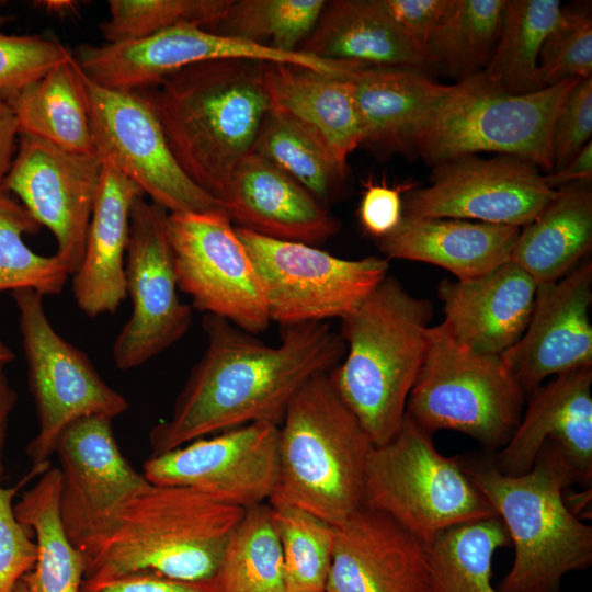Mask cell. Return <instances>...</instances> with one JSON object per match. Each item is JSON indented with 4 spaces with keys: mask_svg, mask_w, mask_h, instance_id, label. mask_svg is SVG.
<instances>
[{
    "mask_svg": "<svg viewBox=\"0 0 592 592\" xmlns=\"http://www.w3.org/2000/svg\"><path fill=\"white\" fill-rule=\"evenodd\" d=\"M499 516L449 528L428 544L429 592H500L492 584L496 551L510 544Z\"/></svg>",
    "mask_w": 592,
    "mask_h": 592,
    "instance_id": "cell-34",
    "label": "cell"
},
{
    "mask_svg": "<svg viewBox=\"0 0 592 592\" xmlns=\"http://www.w3.org/2000/svg\"><path fill=\"white\" fill-rule=\"evenodd\" d=\"M537 284L511 260L470 280H445L437 287L444 326L466 348L501 355L523 334Z\"/></svg>",
    "mask_w": 592,
    "mask_h": 592,
    "instance_id": "cell-24",
    "label": "cell"
},
{
    "mask_svg": "<svg viewBox=\"0 0 592 592\" xmlns=\"http://www.w3.org/2000/svg\"><path fill=\"white\" fill-rule=\"evenodd\" d=\"M592 244V190L579 181L556 190L555 196L521 228L511 261L538 285L553 283L571 270Z\"/></svg>",
    "mask_w": 592,
    "mask_h": 592,
    "instance_id": "cell-30",
    "label": "cell"
},
{
    "mask_svg": "<svg viewBox=\"0 0 592 592\" xmlns=\"http://www.w3.org/2000/svg\"><path fill=\"white\" fill-rule=\"evenodd\" d=\"M47 13L68 16L77 13V2L70 0H46L37 2Z\"/></svg>",
    "mask_w": 592,
    "mask_h": 592,
    "instance_id": "cell-52",
    "label": "cell"
},
{
    "mask_svg": "<svg viewBox=\"0 0 592 592\" xmlns=\"http://www.w3.org/2000/svg\"><path fill=\"white\" fill-rule=\"evenodd\" d=\"M71 56L57 38L0 32V94L37 80Z\"/></svg>",
    "mask_w": 592,
    "mask_h": 592,
    "instance_id": "cell-43",
    "label": "cell"
},
{
    "mask_svg": "<svg viewBox=\"0 0 592 592\" xmlns=\"http://www.w3.org/2000/svg\"><path fill=\"white\" fill-rule=\"evenodd\" d=\"M591 134L592 77L574 84L556 116L551 135L553 171L568 163L590 141Z\"/></svg>",
    "mask_w": 592,
    "mask_h": 592,
    "instance_id": "cell-44",
    "label": "cell"
},
{
    "mask_svg": "<svg viewBox=\"0 0 592 592\" xmlns=\"http://www.w3.org/2000/svg\"><path fill=\"white\" fill-rule=\"evenodd\" d=\"M60 485L59 468H47L13 505L18 521L36 539V561L22 579L29 592H81L87 559L64 528Z\"/></svg>",
    "mask_w": 592,
    "mask_h": 592,
    "instance_id": "cell-32",
    "label": "cell"
},
{
    "mask_svg": "<svg viewBox=\"0 0 592 592\" xmlns=\"http://www.w3.org/2000/svg\"><path fill=\"white\" fill-rule=\"evenodd\" d=\"M168 212L144 195L130 208L125 284L132 315L113 344L117 368L132 369L178 342L192 323V307L178 295V282L166 232Z\"/></svg>",
    "mask_w": 592,
    "mask_h": 592,
    "instance_id": "cell-16",
    "label": "cell"
},
{
    "mask_svg": "<svg viewBox=\"0 0 592 592\" xmlns=\"http://www.w3.org/2000/svg\"><path fill=\"white\" fill-rule=\"evenodd\" d=\"M414 186L413 183L388 185L385 181L378 183L368 179L358 206L363 230L378 240L395 230L402 219L403 193Z\"/></svg>",
    "mask_w": 592,
    "mask_h": 592,
    "instance_id": "cell-46",
    "label": "cell"
},
{
    "mask_svg": "<svg viewBox=\"0 0 592 592\" xmlns=\"http://www.w3.org/2000/svg\"><path fill=\"white\" fill-rule=\"evenodd\" d=\"M203 328L207 346L170 417L151 429V455L253 422L280 425L304 384L345 354L329 322L283 327L276 346L216 316L204 315Z\"/></svg>",
    "mask_w": 592,
    "mask_h": 592,
    "instance_id": "cell-1",
    "label": "cell"
},
{
    "mask_svg": "<svg viewBox=\"0 0 592 592\" xmlns=\"http://www.w3.org/2000/svg\"><path fill=\"white\" fill-rule=\"evenodd\" d=\"M546 184L557 190L563 185L590 181L592 179V143L584 145L580 151L561 168L548 172L544 175Z\"/></svg>",
    "mask_w": 592,
    "mask_h": 592,
    "instance_id": "cell-49",
    "label": "cell"
},
{
    "mask_svg": "<svg viewBox=\"0 0 592 592\" xmlns=\"http://www.w3.org/2000/svg\"><path fill=\"white\" fill-rule=\"evenodd\" d=\"M103 162L96 153L64 150L37 137L20 134L3 190L20 197L32 217L54 235L56 255L75 274L98 195Z\"/></svg>",
    "mask_w": 592,
    "mask_h": 592,
    "instance_id": "cell-19",
    "label": "cell"
},
{
    "mask_svg": "<svg viewBox=\"0 0 592 592\" xmlns=\"http://www.w3.org/2000/svg\"><path fill=\"white\" fill-rule=\"evenodd\" d=\"M27 364L38 431L26 446L34 474L44 473L60 433L83 417L113 420L128 409L127 399L98 373L89 357L52 326L43 295L32 288L12 292Z\"/></svg>",
    "mask_w": 592,
    "mask_h": 592,
    "instance_id": "cell-10",
    "label": "cell"
},
{
    "mask_svg": "<svg viewBox=\"0 0 592 592\" xmlns=\"http://www.w3.org/2000/svg\"><path fill=\"white\" fill-rule=\"evenodd\" d=\"M379 1L409 41L426 55L429 41L448 4V0Z\"/></svg>",
    "mask_w": 592,
    "mask_h": 592,
    "instance_id": "cell-47",
    "label": "cell"
},
{
    "mask_svg": "<svg viewBox=\"0 0 592 592\" xmlns=\"http://www.w3.org/2000/svg\"><path fill=\"white\" fill-rule=\"evenodd\" d=\"M299 52L321 59L366 67L431 68L379 0H333L325 8Z\"/></svg>",
    "mask_w": 592,
    "mask_h": 592,
    "instance_id": "cell-28",
    "label": "cell"
},
{
    "mask_svg": "<svg viewBox=\"0 0 592 592\" xmlns=\"http://www.w3.org/2000/svg\"><path fill=\"white\" fill-rule=\"evenodd\" d=\"M592 263L537 286L530 321L501 357L525 394L549 376L592 367Z\"/></svg>",
    "mask_w": 592,
    "mask_h": 592,
    "instance_id": "cell-20",
    "label": "cell"
},
{
    "mask_svg": "<svg viewBox=\"0 0 592 592\" xmlns=\"http://www.w3.org/2000/svg\"><path fill=\"white\" fill-rule=\"evenodd\" d=\"M16 489L0 483V592H14L36 561V545L30 538L31 531L14 514Z\"/></svg>",
    "mask_w": 592,
    "mask_h": 592,
    "instance_id": "cell-45",
    "label": "cell"
},
{
    "mask_svg": "<svg viewBox=\"0 0 592 592\" xmlns=\"http://www.w3.org/2000/svg\"><path fill=\"white\" fill-rule=\"evenodd\" d=\"M244 511L191 488L152 485L124 506L84 580L134 573L214 579Z\"/></svg>",
    "mask_w": 592,
    "mask_h": 592,
    "instance_id": "cell-6",
    "label": "cell"
},
{
    "mask_svg": "<svg viewBox=\"0 0 592 592\" xmlns=\"http://www.w3.org/2000/svg\"><path fill=\"white\" fill-rule=\"evenodd\" d=\"M521 227L456 218H408L386 237L379 249L386 259L425 262L457 280L481 276L511 260Z\"/></svg>",
    "mask_w": 592,
    "mask_h": 592,
    "instance_id": "cell-27",
    "label": "cell"
},
{
    "mask_svg": "<svg viewBox=\"0 0 592 592\" xmlns=\"http://www.w3.org/2000/svg\"><path fill=\"white\" fill-rule=\"evenodd\" d=\"M219 202L236 227L273 239L314 246L340 228L304 186L253 151L238 163Z\"/></svg>",
    "mask_w": 592,
    "mask_h": 592,
    "instance_id": "cell-23",
    "label": "cell"
},
{
    "mask_svg": "<svg viewBox=\"0 0 592 592\" xmlns=\"http://www.w3.org/2000/svg\"><path fill=\"white\" fill-rule=\"evenodd\" d=\"M592 367L554 376L531 394L527 408L508 442L492 459L506 475L531 470L546 443L556 444L570 463L577 483L592 481Z\"/></svg>",
    "mask_w": 592,
    "mask_h": 592,
    "instance_id": "cell-22",
    "label": "cell"
},
{
    "mask_svg": "<svg viewBox=\"0 0 592 592\" xmlns=\"http://www.w3.org/2000/svg\"><path fill=\"white\" fill-rule=\"evenodd\" d=\"M14 360L13 351L0 340V364H7Z\"/></svg>",
    "mask_w": 592,
    "mask_h": 592,
    "instance_id": "cell-53",
    "label": "cell"
},
{
    "mask_svg": "<svg viewBox=\"0 0 592 592\" xmlns=\"http://www.w3.org/2000/svg\"><path fill=\"white\" fill-rule=\"evenodd\" d=\"M555 194L544 174L527 161L466 156L435 164L428 186L408 191L402 217L474 219L522 228Z\"/></svg>",
    "mask_w": 592,
    "mask_h": 592,
    "instance_id": "cell-17",
    "label": "cell"
},
{
    "mask_svg": "<svg viewBox=\"0 0 592 592\" xmlns=\"http://www.w3.org/2000/svg\"><path fill=\"white\" fill-rule=\"evenodd\" d=\"M59 511L68 538L88 563L116 528L124 506L152 483L123 455L104 417H83L60 433Z\"/></svg>",
    "mask_w": 592,
    "mask_h": 592,
    "instance_id": "cell-13",
    "label": "cell"
},
{
    "mask_svg": "<svg viewBox=\"0 0 592 592\" xmlns=\"http://www.w3.org/2000/svg\"><path fill=\"white\" fill-rule=\"evenodd\" d=\"M270 111L314 137L348 173L349 156L364 133L349 78L328 76L291 64H261Z\"/></svg>",
    "mask_w": 592,
    "mask_h": 592,
    "instance_id": "cell-25",
    "label": "cell"
},
{
    "mask_svg": "<svg viewBox=\"0 0 592 592\" xmlns=\"http://www.w3.org/2000/svg\"><path fill=\"white\" fill-rule=\"evenodd\" d=\"M231 0H110V18L100 24L106 43L152 36L179 25L212 27Z\"/></svg>",
    "mask_w": 592,
    "mask_h": 592,
    "instance_id": "cell-41",
    "label": "cell"
},
{
    "mask_svg": "<svg viewBox=\"0 0 592 592\" xmlns=\"http://www.w3.org/2000/svg\"><path fill=\"white\" fill-rule=\"evenodd\" d=\"M432 305L387 275L341 320L342 361L332 382L374 446L388 442L406 415L429 344Z\"/></svg>",
    "mask_w": 592,
    "mask_h": 592,
    "instance_id": "cell-3",
    "label": "cell"
},
{
    "mask_svg": "<svg viewBox=\"0 0 592 592\" xmlns=\"http://www.w3.org/2000/svg\"><path fill=\"white\" fill-rule=\"evenodd\" d=\"M75 58L94 83L125 91L144 90L190 65L221 59L291 64L338 78H346L356 68L354 62L281 52L196 25H179L135 41L82 45Z\"/></svg>",
    "mask_w": 592,
    "mask_h": 592,
    "instance_id": "cell-15",
    "label": "cell"
},
{
    "mask_svg": "<svg viewBox=\"0 0 592 592\" xmlns=\"http://www.w3.org/2000/svg\"><path fill=\"white\" fill-rule=\"evenodd\" d=\"M81 592H221L216 578L185 581L157 574L134 573L83 580Z\"/></svg>",
    "mask_w": 592,
    "mask_h": 592,
    "instance_id": "cell-48",
    "label": "cell"
},
{
    "mask_svg": "<svg viewBox=\"0 0 592 592\" xmlns=\"http://www.w3.org/2000/svg\"><path fill=\"white\" fill-rule=\"evenodd\" d=\"M4 22H5V16L0 14V25L3 24Z\"/></svg>",
    "mask_w": 592,
    "mask_h": 592,
    "instance_id": "cell-55",
    "label": "cell"
},
{
    "mask_svg": "<svg viewBox=\"0 0 592 592\" xmlns=\"http://www.w3.org/2000/svg\"><path fill=\"white\" fill-rule=\"evenodd\" d=\"M16 392L10 386L4 373V364H0V483L4 473L3 448L7 436L9 417L16 402Z\"/></svg>",
    "mask_w": 592,
    "mask_h": 592,
    "instance_id": "cell-51",
    "label": "cell"
},
{
    "mask_svg": "<svg viewBox=\"0 0 592 592\" xmlns=\"http://www.w3.org/2000/svg\"><path fill=\"white\" fill-rule=\"evenodd\" d=\"M18 135H20V132L15 115L0 94V193L5 192L3 181L18 149Z\"/></svg>",
    "mask_w": 592,
    "mask_h": 592,
    "instance_id": "cell-50",
    "label": "cell"
},
{
    "mask_svg": "<svg viewBox=\"0 0 592 592\" xmlns=\"http://www.w3.org/2000/svg\"><path fill=\"white\" fill-rule=\"evenodd\" d=\"M216 579L221 592H286L270 504L246 509L226 545Z\"/></svg>",
    "mask_w": 592,
    "mask_h": 592,
    "instance_id": "cell-36",
    "label": "cell"
},
{
    "mask_svg": "<svg viewBox=\"0 0 592 592\" xmlns=\"http://www.w3.org/2000/svg\"><path fill=\"white\" fill-rule=\"evenodd\" d=\"M252 151L298 182L325 207L335 198L346 175L314 137L270 110Z\"/></svg>",
    "mask_w": 592,
    "mask_h": 592,
    "instance_id": "cell-37",
    "label": "cell"
},
{
    "mask_svg": "<svg viewBox=\"0 0 592 592\" xmlns=\"http://www.w3.org/2000/svg\"><path fill=\"white\" fill-rule=\"evenodd\" d=\"M166 232L178 288L192 307L252 334L271 323L250 255L224 210L168 213Z\"/></svg>",
    "mask_w": 592,
    "mask_h": 592,
    "instance_id": "cell-12",
    "label": "cell"
},
{
    "mask_svg": "<svg viewBox=\"0 0 592 592\" xmlns=\"http://www.w3.org/2000/svg\"><path fill=\"white\" fill-rule=\"evenodd\" d=\"M363 505L396 521L425 546L445 531L498 516L458 456L440 453L407 413L398 432L374 446Z\"/></svg>",
    "mask_w": 592,
    "mask_h": 592,
    "instance_id": "cell-8",
    "label": "cell"
},
{
    "mask_svg": "<svg viewBox=\"0 0 592 592\" xmlns=\"http://www.w3.org/2000/svg\"><path fill=\"white\" fill-rule=\"evenodd\" d=\"M538 76L545 88L592 77V20L588 11L563 8L542 46Z\"/></svg>",
    "mask_w": 592,
    "mask_h": 592,
    "instance_id": "cell-42",
    "label": "cell"
},
{
    "mask_svg": "<svg viewBox=\"0 0 592 592\" xmlns=\"http://www.w3.org/2000/svg\"><path fill=\"white\" fill-rule=\"evenodd\" d=\"M261 64L198 62L138 91L158 117L182 170L218 201L238 163L252 152L270 110Z\"/></svg>",
    "mask_w": 592,
    "mask_h": 592,
    "instance_id": "cell-2",
    "label": "cell"
},
{
    "mask_svg": "<svg viewBox=\"0 0 592 592\" xmlns=\"http://www.w3.org/2000/svg\"><path fill=\"white\" fill-rule=\"evenodd\" d=\"M562 14L558 0H506L499 38L488 65L480 71L485 80L511 94L544 89L538 57Z\"/></svg>",
    "mask_w": 592,
    "mask_h": 592,
    "instance_id": "cell-33",
    "label": "cell"
},
{
    "mask_svg": "<svg viewBox=\"0 0 592 592\" xmlns=\"http://www.w3.org/2000/svg\"><path fill=\"white\" fill-rule=\"evenodd\" d=\"M525 391L501 355L473 351L444 323L431 327L425 358L406 413L423 430L464 433L501 448L519 424Z\"/></svg>",
    "mask_w": 592,
    "mask_h": 592,
    "instance_id": "cell-9",
    "label": "cell"
},
{
    "mask_svg": "<svg viewBox=\"0 0 592 592\" xmlns=\"http://www.w3.org/2000/svg\"><path fill=\"white\" fill-rule=\"evenodd\" d=\"M349 80L362 122L363 144L382 150L414 149L419 130L452 87L405 68L362 67Z\"/></svg>",
    "mask_w": 592,
    "mask_h": 592,
    "instance_id": "cell-29",
    "label": "cell"
},
{
    "mask_svg": "<svg viewBox=\"0 0 592 592\" xmlns=\"http://www.w3.org/2000/svg\"><path fill=\"white\" fill-rule=\"evenodd\" d=\"M374 447L330 372L309 378L278 425V474L269 504L306 510L333 526L363 506Z\"/></svg>",
    "mask_w": 592,
    "mask_h": 592,
    "instance_id": "cell-5",
    "label": "cell"
},
{
    "mask_svg": "<svg viewBox=\"0 0 592 592\" xmlns=\"http://www.w3.org/2000/svg\"><path fill=\"white\" fill-rule=\"evenodd\" d=\"M41 228L23 205L0 193V292L32 288L45 296L62 291L70 275L62 261L56 254H37L24 243V235Z\"/></svg>",
    "mask_w": 592,
    "mask_h": 592,
    "instance_id": "cell-40",
    "label": "cell"
},
{
    "mask_svg": "<svg viewBox=\"0 0 592 592\" xmlns=\"http://www.w3.org/2000/svg\"><path fill=\"white\" fill-rule=\"evenodd\" d=\"M139 195L144 194L134 182L103 162L83 258L72 274L73 298L90 317L115 312L127 296L124 257L129 240L130 208Z\"/></svg>",
    "mask_w": 592,
    "mask_h": 592,
    "instance_id": "cell-26",
    "label": "cell"
},
{
    "mask_svg": "<svg viewBox=\"0 0 592 592\" xmlns=\"http://www.w3.org/2000/svg\"><path fill=\"white\" fill-rule=\"evenodd\" d=\"M280 539L286 592H326L334 526L289 504H270Z\"/></svg>",
    "mask_w": 592,
    "mask_h": 592,
    "instance_id": "cell-39",
    "label": "cell"
},
{
    "mask_svg": "<svg viewBox=\"0 0 592 592\" xmlns=\"http://www.w3.org/2000/svg\"><path fill=\"white\" fill-rule=\"evenodd\" d=\"M579 80L526 94L489 84L480 72L452 84L419 130L414 149L428 162L487 151L554 169L551 135L556 116Z\"/></svg>",
    "mask_w": 592,
    "mask_h": 592,
    "instance_id": "cell-7",
    "label": "cell"
},
{
    "mask_svg": "<svg viewBox=\"0 0 592 592\" xmlns=\"http://www.w3.org/2000/svg\"><path fill=\"white\" fill-rule=\"evenodd\" d=\"M83 76L95 153L103 162L168 213L224 210L182 170L158 117L138 91L109 89Z\"/></svg>",
    "mask_w": 592,
    "mask_h": 592,
    "instance_id": "cell-14",
    "label": "cell"
},
{
    "mask_svg": "<svg viewBox=\"0 0 592 592\" xmlns=\"http://www.w3.org/2000/svg\"><path fill=\"white\" fill-rule=\"evenodd\" d=\"M464 467L514 546L513 563L500 592H562V580L592 563V527L568 506L565 490L577 476L560 448L546 443L523 475L501 473L493 460Z\"/></svg>",
    "mask_w": 592,
    "mask_h": 592,
    "instance_id": "cell-4",
    "label": "cell"
},
{
    "mask_svg": "<svg viewBox=\"0 0 592 592\" xmlns=\"http://www.w3.org/2000/svg\"><path fill=\"white\" fill-rule=\"evenodd\" d=\"M14 592H29V590H27V588H26V585H25V583H24L23 580H21V581L16 584V587H15V589H14Z\"/></svg>",
    "mask_w": 592,
    "mask_h": 592,
    "instance_id": "cell-54",
    "label": "cell"
},
{
    "mask_svg": "<svg viewBox=\"0 0 592 592\" xmlns=\"http://www.w3.org/2000/svg\"><path fill=\"white\" fill-rule=\"evenodd\" d=\"M424 544L388 515L361 506L334 526L326 592H429Z\"/></svg>",
    "mask_w": 592,
    "mask_h": 592,
    "instance_id": "cell-21",
    "label": "cell"
},
{
    "mask_svg": "<svg viewBox=\"0 0 592 592\" xmlns=\"http://www.w3.org/2000/svg\"><path fill=\"white\" fill-rule=\"evenodd\" d=\"M236 230L259 276L270 320L282 327L342 319L388 275L386 258L343 259L312 244Z\"/></svg>",
    "mask_w": 592,
    "mask_h": 592,
    "instance_id": "cell-11",
    "label": "cell"
},
{
    "mask_svg": "<svg viewBox=\"0 0 592 592\" xmlns=\"http://www.w3.org/2000/svg\"><path fill=\"white\" fill-rule=\"evenodd\" d=\"M325 4V0H231L224 16L207 30L281 52H297Z\"/></svg>",
    "mask_w": 592,
    "mask_h": 592,
    "instance_id": "cell-38",
    "label": "cell"
},
{
    "mask_svg": "<svg viewBox=\"0 0 592 592\" xmlns=\"http://www.w3.org/2000/svg\"><path fill=\"white\" fill-rule=\"evenodd\" d=\"M506 0H448L426 47L431 66L462 79L482 71L499 38Z\"/></svg>",
    "mask_w": 592,
    "mask_h": 592,
    "instance_id": "cell-35",
    "label": "cell"
},
{
    "mask_svg": "<svg viewBox=\"0 0 592 592\" xmlns=\"http://www.w3.org/2000/svg\"><path fill=\"white\" fill-rule=\"evenodd\" d=\"M277 445L278 425L253 422L151 455L143 474L152 485L191 488L246 510L275 490Z\"/></svg>",
    "mask_w": 592,
    "mask_h": 592,
    "instance_id": "cell-18",
    "label": "cell"
},
{
    "mask_svg": "<svg viewBox=\"0 0 592 592\" xmlns=\"http://www.w3.org/2000/svg\"><path fill=\"white\" fill-rule=\"evenodd\" d=\"M20 134L64 150L95 153L84 76L75 56L16 90L2 93Z\"/></svg>",
    "mask_w": 592,
    "mask_h": 592,
    "instance_id": "cell-31",
    "label": "cell"
}]
</instances>
